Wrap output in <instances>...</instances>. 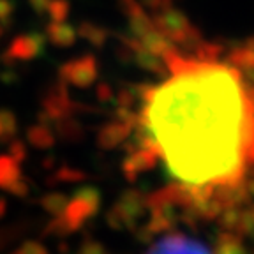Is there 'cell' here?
Masks as SVG:
<instances>
[{"mask_svg":"<svg viewBox=\"0 0 254 254\" xmlns=\"http://www.w3.org/2000/svg\"><path fill=\"white\" fill-rule=\"evenodd\" d=\"M147 147L196 198L233 192L254 173V83L230 57H175L141 104Z\"/></svg>","mask_w":254,"mask_h":254,"instance_id":"6da1fadb","label":"cell"},{"mask_svg":"<svg viewBox=\"0 0 254 254\" xmlns=\"http://www.w3.org/2000/svg\"><path fill=\"white\" fill-rule=\"evenodd\" d=\"M145 254H214L203 240L186 233H168L159 237Z\"/></svg>","mask_w":254,"mask_h":254,"instance_id":"7a4b0ae2","label":"cell"}]
</instances>
